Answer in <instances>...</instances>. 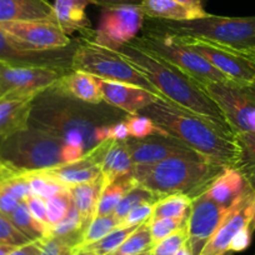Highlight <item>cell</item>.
Returning <instances> with one entry per match:
<instances>
[{
	"instance_id": "e0dca14e",
	"label": "cell",
	"mask_w": 255,
	"mask_h": 255,
	"mask_svg": "<svg viewBox=\"0 0 255 255\" xmlns=\"http://www.w3.org/2000/svg\"><path fill=\"white\" fill-rule=\"evenodd\" d=\"M255 190L250 188L249 190L233 205L229 213L217 232L214 233L209 242L205 244L200 255H222L229 252L230 243L238 232L250 224L253 214V203H254Z\"/></svg>"
},
{
	"instance_id": "4dcf8cb0",
	"label": "cell",
	"mask_w": 255,
	"mask_h": 255,
	"mask_svg": "<svg viewBox=\"0 0 255 255\" xmlns=\"http://www.w3.org/2000/svg\"><path fill=\"white\" fill-rule=\"evenodd\" d=\"M154 247L150 233V219L139 225L122 245L110 255H139L149 252Z\"/></svg>"
},
{
	"instance_id": "ffe728a7",
	"label": "cell",
	"mask_w": 255,
	"mask_h": 255,
	"mask_svg": "<svg viewBox=\"0 0 255 255\" xmlns=\"http://www.w3.org/2000/svg\"><path fill=\"white\" fill-rule=\"evenodd\" d=\"M253 188L238 169L225 168L205 191L209 199L223 208H232L243 195Z\"/></svg>"
},
{
	"instance_id": "d6986e66",
	"label": "cell",
	"mask_w": 255,
	"mask_h": 255,
	"mask_svg": "<svg viewBox=\"0 0 255 255\" xmlns=\"http://www.w3.org/2000/svg\"><path fill=\"white\" fill-rule=\"evenodd\" d=\"M98 84L102 92L103 102L127 113L128 115L136 114L158 99H163L149 90L125 83L98 79Z\"/></svg>"
},
{
	"instance_id": "83f0119b",
	"label": "cell",
	"mask_w": 255,
	"mask_h": 255,
	"mask_svg": "<svg viewBox=\"0 0 255 255\" xmlns=\"http://www.w3.org/2000/svg\"><path fill=\"white\" fill-rule=\"evenodd\" d=\"M138 185L139 184L136 183V180L130 173H128L125 175H122L115 179L113 183L105 186L104 190H103L99 203H98L95 217L113 214L115 208L120 203V200L124 198V195Z\"/></svg>"
},
{
	"instance_id": "603a6c76",
	"label": "cell",
	"mask_w": 255,
	"mask_h": 255,
	"mask_svg": "<svg viewBox=\"0 0 255 255\" xmlns=\"http://www.w3.org/2000/svg\"><path fill=\"white\" fill-rule=\"evenodd\" d=\"M53 4L48 0H0V23L50 19Z\"/></svg>"
},
{
	"instance_id": "7dc6e473",
	"label": "cell",
	"mask_w": 255,
	"mask_h": 255,
	"mask_svg": "<svg viewBox=\"0 0 255 255\" xmlns=\"http://www.w3.org/2000/svg\"><path fill=\"white\" fill-rule=\"evenodd\" d=\"M125 118L123 120H119V122H115L109 125V129H108V139L109 140L123 141L129 138V131H128Z\"/></svg>"
},
{
	"instance_id": "f1b7e54d",
	"label": "cell",
	"mask_w": 255,
	"mask_h": 255,
	"mask_svg": "<svg viewBox=\"0 0 255 255\" xmlns=\"http://www.w3.org/2000/svg\"><path fill=\"white\" fill-rule=\"evenodd\" d=\"M238 159L235 169L255 190V133H235Z\"/></svg>"
},
{
	"instance_id": "7c38bea8",
	"label": "cell",
	"mask_w": 255,
	"mask_h": 255,
	"mask_svg": "<svg viewBox=\"0 0 255 255\" xmlns=\"http://www.w3.org/2000/svg\"><path fill=\"white\" fill-rule=\"evenodd\" d=\"M79 40L69 46L51 50H35L0 29V61L18 67H48L69 72Z\"/></svg>"
},
{
	"instance_id": "e575fe53",
	"label": "cell",
	"mask_w": 255,
	"mask_h": 255,
	"mask_svg": "<svg viewBox=\"0 0 255 255\" xmlns=\"http://www.w3.org/2000/svg\"><path fill=\"white\" fill-rule=\"evenodd\" d=\"M24 175L28 180L31 193L44 200L50 199L69 189L43 171H31V173H25Z\"/></svg>"
},
{
	"instance_id": "d6a6232c",
	"label": "cell",
	"mask_w": 255,
	"mask_h": 255,
	"mask_svg": "<svg viewBox=\"0 0 255 255\" xmlns=\"http://www.w3.org/2000/svg\"><path fill=\"white\" fill-rule=\"evenodd\" d=\"M84 224H83L82 217L74 204L70 207L69 212L63 219L49 229L48 235L50 237L68 238L77 243L78 245L82 244L83 234H84ZM46 235V237H48Z\"/></svg>"
},
{
	"instance_id": "c3c4849f",
	"label": "cell",
	"mask_w": 255,
	"mask_h": 255,
	"mask_svg": "<svg viewBox=\"0 0 255 255\" xmlns=\"http://www.w3.org/2000/svg\"><path fill=\"white\" fill-rule=\"evenodd\" d=\"M19 200L15 199L13 195H10L8 191L3 190L0 188V213L4 214L5 217H9L14 210L16 209V207L19 205Z\"/></svg>"
},
{
	"instance_id": "680465c9",
	"label": "cell",
	"mask_w": 255,
	"mask_h": 255,
	"mask_svg": "<svg viewBox=\"0 0 255 255\" xmlns=\"http://www.w3.org/2000/svg\"><path fill=\"white\" fill-rule=\"evenodd\" d=\"M150 255H164V254H155V253H151L150 252Z\"/></svg>"
},
{
	"instance_id": "cb8c5ba5",
	"label": "cell",
	"mask_w": 255,
	"mask_h": 255,
	"mask_svg": "<svg viewBox=\"0 0 255 255\" xmlns=\"http://www.w3.org/2000/svg\"><path fill=\"white\" fill-rule=\"evenodd\" d=\"M31 100L0 97V138L28 127Z\"/></svg>"
},
{
	"instance_id": "4316f807",
	"label": "cell",
	"mask_w": 255,
	"mask_h": 255,
	"mask_svg": "<svg viewBox=\"0 0 255 255\" xmlns=\"http://www.w3.org/2000/svg\"><path fill=\"white\" fill-rule=\"evenodd\" d=\"M131 169H133V161H131L127 145H125V140H113L109 149L105 153L102 165L104 185H109L119 176L130 173Z\"/></svg>"
},
{
	"instance_id": "30bf717a",
	"label": "cell",
	"mask_w": 255,
	"mask_h": 255,
	"mask_svg": "<svg viewBox=\"0 0 255 255\" xmlns=\"http://www.w3.org/2000/svg\"><path fill=\"white\" fill-rule=\"evenodd\" d=\"M234 133H255V85L225 80L202 85Z\"/></svg>"
},
{
	"instance_id": "8fae6325",
	"label": "cell",
	"mask_w": 255,
	"mask_h": 255,
	"mask_svg": "<svg viewBox=\"0 0 255 255\" xmlns=\"http://www.w3.org/2000/svg\"><path fill=\"white\" fill-rule=\"evenodd\" d=\"M183 44L197 51L227 79L255 85V58L203 39L176 35Z\"/></svg>"
},
{
	"instance_id": "11a10c76",
	"label": "cell",
	"mask_w": 255,
	"mask_h": 255,
	"mask_svg": "<svg viewBox=\"0 0 255 255\" xmlns=\"http://www.w3.org/2000/svg\"><path fill=\"white\" fill-rule=\"evenodd\" d=\"M250 229L252 232L255 230V198H254V203H253V214H252V220H250V224H249Z\"/></svg>"
},
{
	"instance_id": "4fadbf2b",
	"label": "cell",
	"mask_w": 255,
	"mask_h": 255,
	"mask_svg": "<svg viewBox=\"0 0 255 255\" xmlns=\"http://www.w3.org/2000/svg\"><path fill=\"white\" fill-rule=\"evenodd\" d=\"M65 73L54 68L18 67L0 61V97L34 99L55 85Z\"/></svg>"
},
{
	"instance_id": "f35d334b",
	"label": "cell",
	"mask_w": 255,
	"mask_h": 255,
	"mask_svg": "<svg viewBox=\"0 0 255 255\" xmlns=\"http://www.w3.org/2000/svg\"><path fill=\"white\" fill-rule=\"evenodd\" d=\"M188 218L189 215L185 218H159V219L150 218V233L154 244L161 242L176 230L186 227Z\"/></svg>"
},
{
	"instance_id": "2e32d148",
	"label": "cell",
	"mask_w": 255,
	"mask_h": 255,
	"mask_svg": "<svg viewBox=\"0 0 255 255\" xmlns=\"http://www.w3.org/2000/svg\"><path fill=\"white\" fill-rule=\"evenodd\" d=\"M133 165H151L170 156L198 155L178 139L164 133L143 139L128 138L125 140Z\"/></svg>"
},
{
	"instance_id": "44dd1931",
	"label": "cell",
	"mask_w": 255,
	"mask_h": 255,
	"mask_svg": "<svg viewBox=\"0 0 255 255\" xmlns=\"http://www.w3.org/2000/svg\"><path fill=\"white\" fill-rule=\"evenodd\" d=\"M88 0H54L53 20L67 35L75 31L87 30L92 28L85 9L89 5Z\"/></svg>"
},
{
	"instance_id": "681fc988",
	"label": "cell",
	"mask_w": 255,
	"mask_h": 255,
	"mask_svg": "<svg viewBox=\"0 0 255 255\" xmlns=\"http://www.w3.org/2000/svg\"><path fill=\"white\" fill-rule=\"evenodd\" d=\"M90 4L103 6V8H115L123 5H138L140 6L143 0H88Z\"/></svg>"
},
{
	"instance_id": "7bdbcfd3",
	"label": "cell",
	"mask_w": 255,
	"mask_h": 255,
	"mask_svg": "<svg viewBox=\"0 0 255 255\" xmlns=\"http://www.w3.org/2000/svg\"><path fill=\"white\" fill-rule=\"evenodd\" d=\"M30 240L11 223L8 217L0 213V244H8L13 247H23Z\"/></svg>"
},
{
	"instance_id": "8d00e7d4",
	"label": "cell",
	"mask_w": 255,
	"mask_h": 255,
	"mask_svg": "<svg viewBox=\"0 0 255 255\" xmlns=\"http://www.w3.org/2000/svg\"><path fill=\"white\" fill-rule=\"evenodd\" d=\"M120 227H122V223L114 217V214L95 217L94 219L92 220V223L88 225L87 229L84 230L82 244L80 245L98 242V240L107 237L108 234H110V233L114 232L115 229H118V228Z\"/></svg>"
},
{
	"instance_id": "5bb4252c",
	"label": "cell",
	"mask_w": 255,
	"mask_h": 255,
	"mask_svg": "<svg viewBox=\"0 0 255 255\" xmlns=\"http://www.w3.org/2000/svg\"><path fill=\"white\" fill-rule=\"evenodd\" d=\"M229 209L213 202L205 195V193L191 200L186 229L188 245L193 255H200L205 244L209 242L227 217Z\"/></svg>"
},
{
	"instance_id": "b9f144b4",
	"label": "cell",
	"mask_w": 255,
	"mask_h": 255,
	"mask_svg": "<svg viewBox=\"0 0 255 255\" xmlns=\"http://www.w3.org/2000/svg\"><path fill=\"white\" fill-rule=\"evenodd\" d=\"M186 243H188V229H186V227H183L181 229L176 230L173 234L166 237L161 242L154 244V247L151 248V253L164 255H174Z\"/></svg>"
},
{
	"instance_id": "7a4b0ae2",
	"label": "cell",
	"mask_w": 255,
	"mask_h": 255,
	"mask_svg": "<svg viewBox=\"0 0 255 255\" xmlns=\"http://www.w3.org/2000/svg\"><path fill=\"white\" fill-rule=\"evenodd\" d=\"M150 118L159 130L178 139L199 156L223 168H235V134L166 99H158L139 112Z\"/></svg>"
},
{
	"instance_id": "d590c367",
	"label": "cell",
	"mask_w": 255,
	"mask_h": 255,
	"mask_svg": "<svg viewBox=\"0 0 255 255\" xmlns=\"http://www.w3.org/2000/svg\"><path fill=\"white\" fill-rule=\"evenodd\" d=\"M159 199H161V198L151 193L148 189L138 185L124 195V198L120 200L113 214L120 223H123V220L129 214V212L133 210L135 207L143 204V203H154V204H156Z\"/></svg>"
},
{
	"instance_id": "f5cc1de1",
	"label": "cell",
	"mask_w": 255,
	"mask_h": 255,
	"mask_svg": "<svg viewBox=\"0 0 255 255\" xmlns=\"http://www.w3.org/2000/svg\"><path fill=\"white\" fill-rule=\"evenodd\" d=\"M18 247H13V245L8 244H0V255H9L14 252Z\"/></svg>"
},
{
	"instance_id": "ab89813d",
	"label": "cell",
	"mask_w": 255,
	"mask_h": 255,
	"mask_svg": "<svg viewBox=\"0 0 255 255\" xmlns=\"http://www.w3.org/2000/svg\"><path fill=\"white\" fill-rule=\"evenodd\" d=\"M125 123H127L128 131H129V138L143 139L146 138V136L154 135L156 133H163L155 127V124H154L150 118L139 114V113L127 115Z\"/></svg>"
},
{
	"instance_id": "277c9868",
	"label": "cell",
	"mask_w": 255,
	"mask_h": 255,
	"mask_svg": "<svg viewBox=\"0 0 255 255\" xmlns=\"http://www.w3.org/2000/svg\"><path fill=\"white\" fill-rule=\"evenodd\" d=\"M224 169L199 155L170 156L151 165H133L130 174L158 197L181 194L193 200L204 194Z\"/></svg>"
},
{
	"instance_id": "db71d44e",
	"label": "cell",
	"mask_w": 255,
	"mask_h": 255,
	"mask_svg": "<svg viewBox=\"0 0 255 255\" xmlns=\"http://www.w3.org/2000/svg\"><path fill=\"white\" fill-rule=\"evenodd\" d=\"M174 255H193V253H191L190 248H189L188 243H186V244L183 245V247H181Z\"/></svg>"
},
{
	"instance_id": "bcb514c9",
	"label": "cell",
	"mask_w": 255,
	"mask_h": 255,
	"mask_svg": "<svg viewBox=\"0 0 255 255\" xmlns=\"http://www.w3.org/2000/svg\"><path fill=\"white\" fill-rule=\"evenodd\" d=\"M252 237L253 232L250 229V227L243 228L240 232H238V234L233 238L232 243H230L229 250L233 253H240L247 250L250 247V243H252Z\"/></svg>"
},
{
	"instance_id": "484cf974",
	"label": "cell",
	"mask_w": 255,
	"mask_h": 255,
	"mask_svg": "<svg viewBox=\"0 0 255 255\" xmlns=\"http://www.w3.org/2000/svg\"><path fill=\"white\" fill-rule=\"evenodd\" d=\"M140 9L144 15L148 16L149 19L171 21L191 20V19L203 18L208 14L207 11H198L181 5L174 0H143Z\"/></svg>"
},
{
	"instance_id": "1f68e13d",
	"label": "cell",
	"mask_w": 255,
	"mask_h": 255,
	"mask_svg": "<svg viewBox=\"0 0 255 255\" xmlns=\"http://www.w3.org/2000/svg\"><path fill=\"white\" fill-rule=\"evenodd\" d=\"M8 218L30 242H36V240L43 239L48 235V228L34 219V217L30 214L28 207H26L25 202L19 203L16 209Z\"/></svg>"
},
{
	"instance_id": "f907efd6",
	"label": "cell",
	"mask_w": 255,
	"mask_h": 255,
	"mask_svg": "<svg viewBox=\"0 0 255 255\" xmlns=\"http://www.w3.org/2000/svg\"><path fill=\"white\" fill-rule=\"evenodd\" d=\"M40 242L36 240V242H30L28 243V244L23 245V247L16 248V249L9 255H40Z\"/></svg>"
},
{
	"instance_id": "f6af8a7d",
	"label": "cell",
	"mask_w": 255,
	"mask_h": 255,
	"mask_svg": "<svg viewBox=\"0 0 255 255\" xmlns=\"http://www.w3.org/2000/svg\"><path fill=\"white\" fill-rule=\"evenodd\" d=\"M25 204L28 207L29 212L33 215L34 219L38 220L40 224L45 225L48 229H50L48 223V217H46V204L45 200L41 199V198L36 197V195L31 194L28 199L25 200Z\"/></svg>"
},
{
	"instance_id": "9f6ffc18",
	"label": "cell",
	"mask_w": 255,
	"mask_h": 255,
	"mask_svg": "<svg viewBox=\"0 0 255 255\" xmlns=\"http://www.w3.org/2000/svg\"><path fill=\"white\" fill-rule=\"evenodd\" d=\"M222 255H233V252H230L229 250V252H225L224 254H222Z\"/></svg>"
},
{
	"instance_id": "836d02e7",
	"label": "cell",
	"mask_w": 255,
	"mask_h": 255,
	"mask_svg": "<svg viewBox=\"0 0 255 255\" xmlns=\"http://www.w3.org/2000/svg\"><path fill=\"white\" fill-rule=\"evenodd\" d=\"M191 199L186 195L173 194L159 199L154 207L151 219L159 218H185L190 213Z\"/></svg>"
},
{
	"instance_id": "9a60e30c",
	"label": "cell",
	"mask_w": 255,
	"mask_h": 255,
	"mask_svg": "<svg viewBox=\"0 0 255 255\" xmlns=\"http://www.w3.org/2000/svg\"><path fill=\"white\" fill-rule=\"evenodd\" d=\"M0 29L35 50L65 48L74 41L50 19L4 21L0 23Z\"/></svg>"
},
{
	"instance_id": "f546056e",
	"label": "cell",
	"mask_w": 255,
	"mask_h": 255,
	"mask_svg": "<svg viewBox=\"0 0 255 255\" xmlns=\"http://www.w3.org/2000/svg\"><path fill=\"white\" fill-rule=\"evenodd\" d=\"M139 227V225H138ZM138 227H120L107 237L90 244L78 245L73 255H110Z\"/></svg>"
},
{
	"instance_id": "74e56055",
	"label": "cell",
	"mask_w": 255,
	"mask_h": 255,
	"mask_svg": "<svg viewBox=\"0 0 255 255\" xmlns=\"http://www.w3.org/2000/svg\"><path fill=\"white\" fill-rule=\"evenodd\" d=\"M46 204V217H48L49 227H53L56 223L60 222L65 215L69 212L70 207L73 205L72 194L70 189L63 191L60 194L45 200Z\"/></svg>"
},
{
	"instance_id": "3957f363",
	"label": "cell",
	"mask_w": 255,
	"mask_h": 255,
	"mask_svg": "<svg viewBox=\"0 0 255 255\" xmlns=\"http://www.w3.org/2000/svg\"><path fill=\"white\" fill-rule=\"evenodd\" d=\"M117 51L151 83L163 99L200 115L224 130L235 134L217 103L208 95L199 83L183 70L155 54L139 48L131 41Z\"/></svg>"
},
{
	"instance_id": "52a82bcc",
	"label": "cell",
	"mask_w": 255,
	"mask_h": 255,
	"mask_svg": "<svg viewBox=\"0 0 255 255\" xmlns=\"http://www.w3.org/2000/svg\"><path fill=\"white\" fill-rule=\"evenodd\" d=\"M131 43L179 68L200 85L229 80L213 68L200 54L181 43L175 34L156 28L149 23L144 29L143 35L136 36Z\"/></svg>"
},
{
	"instance_id": "ee69618b",
	"label": "cell",
	"mask_w": 255,
	"mask_h": 255,
	"mask_svg": "<svg viewBox=\"0 0 255 255\" xmlns=\"http://www.w3.org/2000/svg\"><path fill=\"white\" fill-rule=\"evenodd\" d=\"M154 207H155L154 203H143V204L135 207L123 220L122 227H138V225L143 224L144 222L151 218Z\"/></svg>"
},
{
	"instance_id": "6da1fadb",
	"label": "cell",
	"mask_w": 255,
	"mask_h": 255,
	"mask_svg": "<svg viewBox=\"0 0 255 255\" xmlns=\"http://www.w3.org/2000/svg\"><path fill=\"white\" fill-rule=\"evenodd\" d=\"M88 104L61 93L55 85L31 100L28 125L51 134L84 154L108 139L109 125L127 117L112 105Z\"/></svg>"
},
{
	"instance_id": "7402d4cb",
	"label": "cell",
	"mask_w": 255,
	"mask_h": 255,
	"mask_svg": "<svg viewBox=\"0 0 255 255\" xmlns=\"http://www.w3.org/2000/svg\"><path fill=\"white\" fill-rule=\"evenodd\" d=\"M55 87L65 95L88 103V104H100L103 103L98 79L93 75L79 70H70L65 73Z\"/></svg>"
},
{
	"instance_id": "8992f818",
	"label": "cell",
	"mask_w": 255,
	"mask_h": 255,
	"mask_svg": "<svg viewBox=\"0 0 255 255\" xmlns=\"http://www.w3.org/2000/svg\"><path fill=\"white\" fill-rule=\"evenodd\" d=\"M150 25L171 34L203 39L255 58V16H218L207 14L191 20L149 19Z\"/></svg>"
},
{
	"instance_id": "d4e9b609",
	"label": "cell",
	"mask_w": 255,
	"mask_h": 255,
	"mask_svg": "<svg viewBox=\"0 0 255 255\" xmlns=\"http://www.w3.org/2000/svg\"><path fill=\"white\" fill-rule=\"evenodd\" d=\"M104 188L105 185L103 175L98 176L97 179L88 181V183H83L69 188L73 204L82 217L84 229H87L88 225L95 218L98 203H99L100 195H102Z\"/></svg>"
},
{
	"instance_id": "816d5d0a",
	"label": "cell",
	"mask_w": 255,
	"mask_h": 255,
	"mask_svg": "<svg viewBox=\"0 0 255 255\" xmlns=\"http://www.w3.org/2000/svg\"><path fill=\"white\" fill-rule=\"evenodd\" d=\"M176 3L185 5L190 9H194L198 11H205L204 10V0H174Z\"/></svg>"
},
{
	"instance_id": "ba28073f",
	"label": "cell",
	"mask_w": 255,
	"mask_h": 255,
	"mask_svg": "<svg viewBox=\"0 0 255 255\" xmlns=\"http://www.w3.org/2000/svg\"><path fill=\"white\" fill-rule=\"evenodd\" d=\"M72 70L84 72L98 79L135 85L163 98L151 83L118 51L87 43L82 39H79L73 55Z\"/></svg>"
},
{
	"instance_id": "6f0895ef",
	"label": "cell",
	"mask_w": 255,
	"mask_h": 255,
	"mask_svg": "<svg viewBox=\"0 0 255 255\" xmlns=\"http://www.w3.org/2000/svg\"><path fill=\"white\" fill-rule=\"evenodd\" d=\"M150 252L151 250H149V252H145V253H143V254H139V255H150Z\"/></svg>"
},
{
	"instance_id": "9c48e42d",
	"label": "cell",
	"mask_w": 255,
	"mask_h": 255,
	"mask_svg": "<svg viewBox=\"0 0 255 255\" xmlns=\"http://www.w3.org/2000/svg\"><path fill=\"white\" fill-rule=\"evenodd\" d=\"M145 15L138 5L104 8L97 29H87L80 39L87 43L115 50L136 38L144 25Z\"/></svg>"
},
{
	"instance_id": "ac0fdd59",
	"label": "cell",
	"mask_w": 255,
	"mask_h": 255,
	"mask_svg": "<svg viewBox=\"0 0 255 255\" xmlns=\"http://www.w3.org/2000/svg\"><path fill=\"white\" fill-rule=\"evenodd\" d=\"M113 140H105L72 163H65L54 168L40 170L56 179L68 188L88 183L102 175V165L105 153Z\"/></svg>"
},
{
	"instance_id": "60d3db41",
	"label": "cell",
	"mask_w": 255,
	"mask_h": 255,
	"mask_svg": "<svg viewBox=\"0 0 255 255\" xmlns=\"http://www.w3.org/2000/svg\"><path fill=\"white\" fill-rule=\"evenodd\" d=\"M40 242V255H73L77 243L68 238L48 237L39 240Z\"/></svg>"
},
{
	"instance_id": "5b68a950",
	"label": "cell",
	"mask_w": 255,
	"mask_h": 255,
	"mask_svg": "<svg viewBox=\"0 0 255 255\" xmlns=\"http://www.w3.org/2000/svg\"><path fill=\"white\" fill-rule=\"evenodd\" d=\"M83 155L79 149L30 125L0 138V165L15 174L45 170Z\"/></svg>"
}]
</instances>
